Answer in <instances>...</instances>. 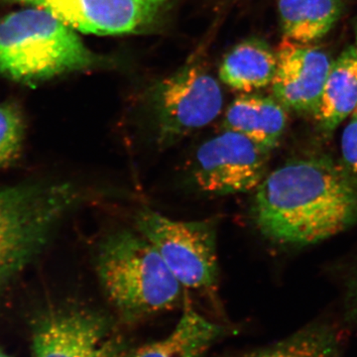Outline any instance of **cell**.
<instances>
[{
	"instance_id": "cell-1",
	"label": "cell",
	"mask_w": 357,
	"mask_h": 357,
	"mask_svg": "<svg viewBox=\"0 0 357 357\" xmlns=\"http://www.w3.org/2000/svg\"><path fill=\"white\" fill-rule=\"evenodd\" d=\"M251 215L275 243H321L357 222V183L328 157L292 160L256 188Z\"/></svg>"
},
{
	"instance_id": "cell-2",
	"label": "cell",
	"mask_w": 357,
	"mask_h": 357,
	"mask_svg": "<svg viewBox=\"0 0 357 357\" xmlns=\"http://www.w3.org/2000/svg\"><path fill=\"white\" fill-rule=\"evenodd\" d=\"M96 270L105 297L126 323L168 311L182 298L183 286L138 230L105 236L96 252Z\"/></svg>"
},
{
	"instance_id": "cell-3",
	"label": "cell",
	"mask_w": 357,
	"mask_h": 357,
	"mask_svg": "<svg viewBox=\"0 0 357 357\" xmlns=\"http://www.w3.org/2000/svg\"><path fill=\"white\" fill-rule=\"evenodd\" d=\"M98 62L76 30L43 9L27 7L0 17V75L10 81L36 86Z\"/></svg>"
},
{
	"instance_id": "cell-4",
	"label": "cell",
	"mask_w": 357,
	"mask_h": 357,
	"mask_svg": "<svg viewBox=\"0 0 357 357\" xmlns=\"http://www.w3.org/2000/svg\"><path fill=\"white\" fill-rule=\"evenodd\" d=\"M79 199L70 183H27L0 189V289L40 255Z\"/></svg>"
},
{
	"instance_id": "cell-5",
	"label": "cell",
	"mask_w": 357,
	"mask_h": 357,
	"mask_svg": "<svg viewBox=\"0 0 357 357\" xmlns=\"http://www.w3.org/2000/svg\"><path fill=\"white\" fill-rule=\"evenodd\" d=\"M135 225L183 287L215 293L220 278L215 220H173L144 208L136 213Z\"/></svg>"
},
{
	"instance_id": "cell-6",
	"label": "cell",
	"mask_w": 357,
	"mask_h": 357,
	"mask_svg": "<svg viewBox=\"0 0 357 357\" xmlns=\"http://www.w3.org/2000/svg\"><path fill=\"white\" fill-rule=\"evenodd\" d=\"M220 84L206 66L192 61L155 89L152 107L156 142L169 148L185 136L208 126L222 112Z\"/></svg>"
},
{
	"instance_id": "cell-7",
	"label": "cell",
	"mask_w": 357,
	"mask_h": 357,
	"mask_svg": "<svg viewBox=\"0 0 357 357\" xmlns=\"http://www.w3.org/2000/svg\"><path fill=\"white\" fill-rule=\"evenodd\" d=\"M129 351L114 319L96 310L50 307L31 323V357H128Z\"/></svg>"
},
{
	"instance_id": "cell-8",
	"label": "cell",
	"mask_w": 357,
	"mask_h": 357,
	"mask_svg": "<svg viewBox=\"0 0 357 357\" xmlns=\"http://www.w3.org/2000/svg\"><path fill=\"white\" fill-rule=\"evenodd\" d=\"M36 7L84 34H139L158 27L174 0H0Z\"/></svg>"
},
{
	"instance_id": "cell-9",
	"label": "cell",
	"mask_w": 357,
	"mask_h": 357,
	"mask_svg": "<svg viewBox=\"0 0 357 357\" xmlns=\"http://www.w3.org/2000/svg\"><path fill=\"white\" fill-rule=\"evenodd\" d=\"M266 151L246 136L223 130L195 154L191 178L199 191L229 196L256 189L265 178Z\"/></svg>"
},
{
	"instance_id": "cell-10",
	"label": "cell",
	"mask_w": 357,
	"mask_h": 357,
	"mask_svg": "<svg viewBox=\"0 0 357 357\" xmlns=\"http://www.w3.org/2000/svg\"><path fill=\"white\" fill-rule=\"evenodd\" d=\"M333 61L326 52L295 42H284L277 53L272 91L285 109L314 114Z\"/></svg>"
},
{
	"instance_id": "cell-11",
	"label": "cell",
	"mask_w": 357,
	"mask_h": 357,
	"mask_svg": "<svg viewBox=\"0 0 357 357\" xmlns=\"http://www.w3.org/2000/svg\"><path fill=\"white\" fill-rule=\"evenodd\" d=\"M286 126V109L276 98L251 93L230 103L223 121V130L243 134L267 153L278 146Z\"/></svg>"
},
{
	"instance_id": "cell-12",
	"label": "cell",
	"mask_w": 357,
	"mask_h": 357,
	"mask_svg": "<svg viewBox=\"0 0 357 357\" xmlns=\"http://www.w3.org/2000/svg\"><path fill=\"white\" fill-rule=\"evenodd\" d=\"M227 332L197 312L188 301L175 328L166 337L129 351L128 357H206Z\"/></svg>"
},
{
	"instance_id": "cell-13",
	"label": "cell",
	"mask_w": 357,
	"mask_h": 357,
	"mask_svg": "<svg viewBox=\"0 0 357 357\" xmlns=\"http://www.w3.org/2000/svg\"><path fill=\"white\" fill-rule=\"evenodd\" d=\"M357 109V50L349 46L335 61L314 116L321 131L332 133Z\"/></svg>"
},
{
	"instance_id": "cell-14",
	"label": "cell",
	"mask_w": 357,
	"mask_h": 357,
	"mask_svg": "<svg viewBox=\"0 0 357 357\" xmlns=\"http://www.w3.org/2000/svg\"><path fill=\"white\" fill-rule=\"evenodd\" d=\"M277 68V54L261 39L245 40L223 59L220 79L234 91L251 93L269 86Z\"/></svg>"
},
{
	"instance_id": "cell-15",
	"label": "cell",
	"mask_w": 357,
	"mask_h": 357,
	"mask_svg": "<svg viewBox=\"0 0 357 357\" xmlns=\"http://www.w3.org/2000/svg\"><path fill=\"white\" fill-rule=\"evenodd\" d=\"M278 9L288 41L312 44L337 24L344 4L342 0H279Z\"/></svg>"
},
{
	"instance_id": "cell-16",
	"label": "cell",
	"mask_w": 357,
	"mask_h": 357,
	"mask_svg": "<svg viewBox=\"0 0 357 357\" xmlns=\"http://www.w3.org/2000/svg\"><path fill=\"white\" fill-rule=\"evenodd\" d=\"M231 357H342V342L333 326L316 323L280 342Z\"/></svg>"
},
{
	"instance_id": "cell-17",
	"label": "cell",
	"mask_w": 357,
	"mask_h": 357,
	"mask_svg": "<svg viewBox=\"0 0 357 357\" xmlns=\"http://www.w3.org/2000/svg\"><path fill=\"white\" fill-rule=\"evenodd\" d=\"M24 121L14 103L0 105V168L16 159L22 147Z\"/></svg>"
},
{
	"instance_id": "cell-18",
	"label": "cell",
	"mask_w": 357,
	"mask_h": 357,
	"mask_svg": "<svg viewBox=\"0 0 357 357\" xmlns=\"http://www.w3.org/2000/svg\"><path fill=\"white\" fill-rule=\"evenodd\" d=\"M342 152L345 165L357 176V109L342 134Z\"/></svg>"
},
{
	"instance_id": "cell-19",
	"label": "cell",
	"mask_w": 357,
	"mask_h": 357,
	"mask_svg": "<svg viewBox=\"0 0 357 357\" xmlns=\"http://www.w3.org/2000/svg\"><path fill=\"white\" fill-rule=\"evenodd\" d=\"M349 314L357 321V280L349 293Z\"/></svg>"
},
{
	"instance_id": "cell-20",
	"label": "cell",
	"mask_w": 357,
	"mask_h": 357,
	"mask_svg": "<svg viewBox=\"0 0 357 357\" xmlns=\"http://www.w3.org/2000/svg\"><path fill=\"white\" fill-rule=\"evenodd\" d=\"M0 357H11L9 354H7L3 349H0Z\"/></svg>"
},
{
	"instance_id": "cell-21",
	"label": "cell",
	"mask_w": 357,
	"mask_h": 357,
	"mask_svg": "<svg viewBox=\"0 0 357 357\" xmlns=\"http://www.w3.org/2000/svg\"><path fill=\"white\" fill-rule=\"evenodd\" d=\"M356 48L357 50V26H356Z\"/></svg>"
}]
</instances>
